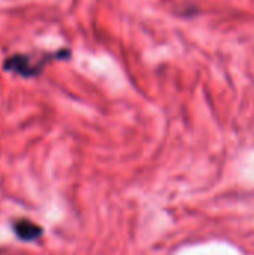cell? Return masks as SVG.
Listing matches in <instances>:
<instances>
[{"instance_id": "obj_1", "label": "cell", "mask_w": 254, "mask_h": 255, "mask_svg": "<svg viewBox=\"0 0 254 255\" xmlns=\"http://www.w3.org/2000/svg\"><path fill=\"white\" fill-rule=\"evenodd\" d=\"M69 57V51H58L54 55H43L42 58H34L31 55H24V54H15L9 57L4 63L3 67L7 72H13L16 75H21L24 78H31L36 76L42 72L43 66L51 60V58H60V57Z\"/></svg>"}, {"instance_id": "obj_2", "label": "cell", "mask_w": 254, "mask_h": 255, "mask_svg": "<svg viewBox=\"0 0 254 255\" xmlns=\"http://www.w3.org/2000/svg\"><path fill=\"white\" fill-rule=\"evenodd\" d=\"M15 232L22 241H33L40 235V229L30 221H18L15 224Z\"/></svg>"}]
</instances>
